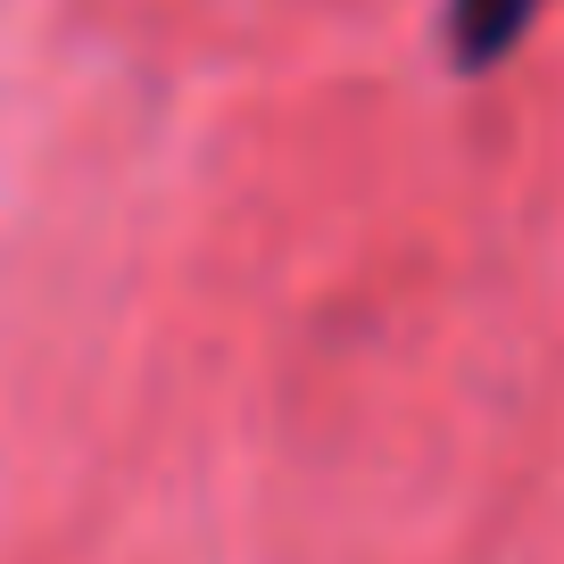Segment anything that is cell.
I'll list each match as a JSON object with an SVG mask.
<instances>
[{
  "label": "cell",
  "instance_id": "6da1fadb",
  "mask_svg": "<svg viewBox=\"0 0 564 564\" xmlns=\"http://www.w3.org/2000/svg\"><path fill=\"white\" fill-rule=\"evenodd\" d=\"M540 9H547V0H448V58H457L465 75L498 67V58L531 34Z\"/></svg>",
  "mask_w": 564,
  "mask_h": 564
}]
</instances>
